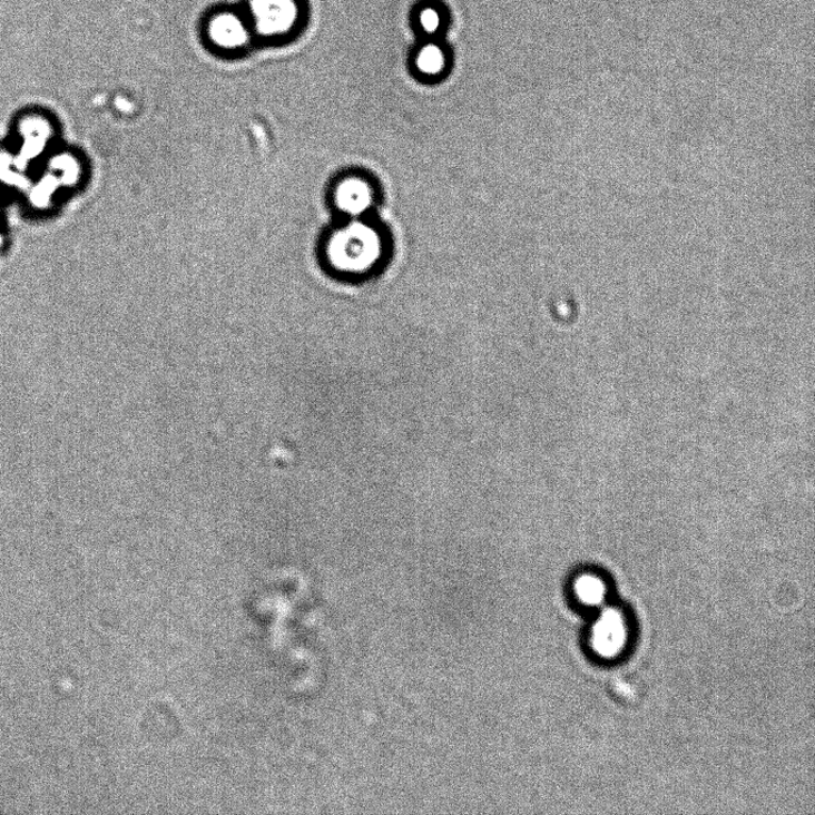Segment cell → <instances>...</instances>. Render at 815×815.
Returning a JSON list of instances; mask_svg holds the SVG:
<instances>
[{
  "label": "cell",
  "mask_w": 815,
  "mask_h": 815,
  "mask_svg": "<svg viewBox=\"0 0 815 815\" xmlns=\"http://www.w3.org/2000/svg\"><path fill=\"white\" fill-rule=\"evenodd\" d=\"M389 230L374 216L336 220L327 227L318 243L322 268L344 282H362L385 268L391 257Z\"/></svg>",
  "instance_id": "6da1fadb"
},
{
  "label": "cell",
  "mask_w": 815,
  "mask_h": 815,
  "mask_svg": "<svg viewBox=\"0 0 815 815\" xmlns=\"http://www.w3.org/2000/svg\"><path fill=\"white\" fill-rule=\"evenodd\" d=\"M326 202L336 220L374 216L381 203V190L373 175L361 169H347L328 183Z\"/></svg>",
  "instance_id": "7a4b0ae2"
},
{
  "label": "cell",
  "mask_w": 815,
  "mask_h": 815,
  "mask_svg": "<svg viewBox=\"0 0 815 815\" xmlns=\"http://www.w3.org/2000/svg\"><path fill=\"white\" fill-rule=\"evenodd\" d=\"M242 8L257 42L288 41L306 20L305 0H245Z\"/></svg>",
  "instance_id": "3957f363"
},
{
  "label": "cell",
  "mask_w": 815,
  "mask_h": 815,
  "mask_svg": "<svg viewBox=\"0 0 815 815\" xmlns=\"http://www.w3.org/2000/svg\"><path fill=\"white\" fill-rule=\"evenodd\" d=\"M203 35L210 51L224 58L244 56L257 42L242 7L212 10L204 21Z\"/></svg>",
  "instance_id": "277c9868"
},
{
  "label": "cell",
  "mask_w": 815,
  "mask_h": 815,
  "mask_svg": "<svg viewBox=\"0 0 815 815\" xmlns=\"http://www.w3.org/2000/svg\"><path fill=\"white\" fill-rule=\"evenodd\" d=\"M410 70L415 79L431 85L451 73L453 53L443 39H420L410 55Z\"/></svg>",
  "instance_id": "5b68a950"
},
{
  "label": "cell",
  "mask_w": 815,
  "mask_h": 815,
  "mask_svg": "<svg viewBox=\"0 0 815 815\" xmlns=\"http://www.w3.org/2000/svg\"><path fill=\"white\" fill-rule=\"evenodd\" d=\"M626 626L621 615L615 610H608L592 630V645L595 651L603 657L617 656L626 642Z\"/></svg>",
  "instance_id": "8992f818"
},
{
  "label": "cell",
  "mask_w": 815,
  "mask_h": 815,
  "mask_svg": "<svg viewBox=\"0 0 815 815\" xmlns=\"http://www.w3.org/2000/svg\"><path fill=\"white\" fill-rule=\"evenodd\" d=\"M411 22L421 39H443L451 16L439 0H423L412 10Z\"/></svg>",
  "instance_id": "52a82bcc"
},
{
  "label": "cell",
  "mask_w": 815,
  "mask_h": 815,
  "mask_svg": "<svg viewBox=\"0 0 815 815\" xmlns=\"http://www.w3.org/2000/svg\"><path fill=\"white\" fill-rule=\"evenodd\" d=\"M578 600L587 606H597L603 601L606 588L603 581L592 575H585L576 581Z\"/></svg>",
  "instance_id": "ba28073f"
}]
</instances>
